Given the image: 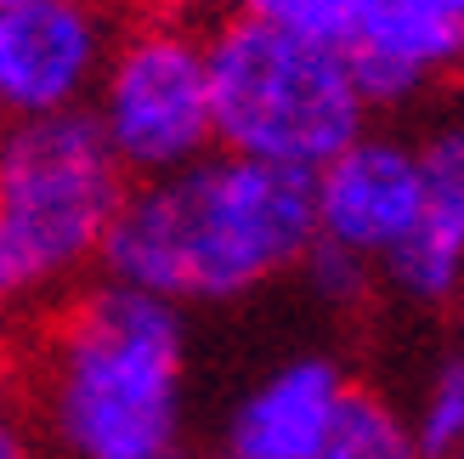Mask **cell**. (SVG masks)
I'll return each mask as SVG.
<instances>
[{"label": "cell", "instance_id": "1", "mask_svg": "<svg viewBox=\"0 0 464 459\" xmlns=\"http://www.w3.org/2000/svg\"><path fill=\"white\" fill-rule=\"evenodd\" d=\"M317 239L312 176L210 148L170 176L125 188L102 239L108 284L170 307L244 301L306 261Z\"/></svg>", "mask_w": 464, "mask_h": 459}, {"label": "cell", "instance_id": "2", "mask_svg": "<svg viewBox=\"0 0 464 459\" xmlns=\"http://www.w3.org/2000/svg\"><path fill=\"white\" fill-rule=\"evenodd\" d=\"M40 415L63 459H170L188 425V329L159 295L97 284L45 340Z\"/></svg>", "mask_w": 464, "mask_h": 459}, {"label": "cell", "instance_id": "3", "mask_svg": "<svg viewBox=\"0 0 464 459\" xmlns=\"http://www.w3.org/2000/svg\"><path fill=\"white\" fill-rule=\"evenodd\" d=\"M125 199L97 120L85 108L6 120L0 131V312H29L63 295L102 256Z\"/></svg>", "mask_w": 464, "mask_h": 459}, {"label": "cell", "instance_id": "4", "mask_svg": "<svg viewBox=\"0 0 464 459\" xmlns=\"http://www.w3.org/2000/svg\"><path fill=\"white\" fill-rule=\"evenodd\" d=\"M216 148L317 176L368 125V97L329 45L255 17H227L204 40Z\"/></svg>", "mask_w": 464, "mask_h": 459}, {"label": "cell", "instance_id": "5", "mask_svg": "<svg viewBox=\"0 0 464 459\" xmlns=\"http://www.w3.org/2000/svg\"><path fill=\"white\" fill-rule=\"evenodd\" d=\"M85 113L125 176L153 181L204 159L216 148L204 40L181 23H142L120 34Z\"/></svg>", "mask_w": 464, "mask_h": 459}, {"label": "cell", "instance_id": "6", "mask_svg": "<svg viewBox=\"0 0 464 459\" xmlns=\"http://www.w3.org/2000/svg\"><path fill=\"white\" fill-rule=\"evenodd\" d=\"M238 12L329 45L368 108H397L464 68V0H238Z\"/></svg>", "mask_w": 464, "mask_h": 459}, {"label": "cell", "instance_id": "7", "mask_svg": "<svg viewBox=\"0 0 464 459\" xmlns=\"http://www.w3.org/2000/svg\"><path fill=\"white\" fill-rule=\"evenodd\" d=\"M113 52L97 0H12L0 6V113L45 120L91 103Z\"/></svg>", "mask_w": 464, "mask_h": 459}, {"label": "cell", "instance_id": "8", "mask_svg": "<svg viewBox=\"0 0 464 459\" xmlns=\"http://www.w3.org/2000/svg\"><path fill=\"white\" fill-rule=\"evenodd\" d=\"M420 210V148L397 136H357L312 176V216L317 239L352 249L362 261H385L402 244Z\"/></svg>", "mask_w": 464, "mask_h": 459}, {"label": "cell", "instance_id": "9", "mask_svg": "<svg viewBox=\"0 0 464 459\" xmlns=\"http://www.w3.org/2000/svg\"><path fill=\"white\" fill-rule=\"evenodd\" d=\"M352 380L334 357H289L255 380L227 420V454L238 459H312L329 437Z\"/></svg>", "mask_w": 464, "mask_h": 459}, {"label": "cell", "instance_id": "10", "mask_svg": "<svg viewBox=\"0 0 464 459\" xmlns=\"http://www.w3.org/2000/svg\"><path fill=\"white\" fill-rule=\"evenodd\" d=\"M408 301H453L464 284V125L420 148V210L402 244L380 261Z\"/></svg>", "mask_w": 464, "mask_h": 459}, {"label": "cell", "instance_id": "11", "mask_svg": "<svg viewBox=\"0 0 464 459\" xmlns=\"http://www.w3.org/2000/svg\"><path fill=\"white\" fill-rule=\"evenodd\" d=\"M312 459H425V454L408 431V415H397L374 392H352Z\"/></svg>", "mask_w": 464, "mask_h": 459}, {"label": "cell", "instance_id": "12", "mask_svg": "<svg viewBox=\"0 0 464 459\" xmlns=\"http://www.w3.org/2000/svg\"><path fill=\"white\" fill-rule=\"evenodd\" d=\"M408 431H413V443H420L425 459H448L464 443V352L436 363V375L425 380Z\"/></svg>", "mask_w": 464, "mask_h": 459}, {"label": "cell", "instance_id": "13", "mask_svg": "<svg viewBox=\"0 0 464 459\" xmlns=\"http://www.w3.org/2000/svg\"><path fill=\"white\" fill-rule=\"evenodd\" d=\"M300 267H306V278H312V295L329 301V307H357L368 295V284H374V261L352 256V249H334L323 239H312V249H306Z\"/></svg>", "mask_w": 464, "mask_h": 459}, {"label": "cell", "instance_id": "14", "mask_svg": "<svg viewBox=\"0 0 464 459\" xmlns=\"http://www.w3.org/2000/svg\"><path fill=\"white\" fill-rule=\"evenodd\" d=\"M0 459H34L29 431H23L17 420H6V415H0Z\"/></svg>", "mask_w": 464, "mask_h": 459}, {"label": "cell", "instance_id": "15", "mask_svg": "<svg viewBox=\"0 0 464 459\" xmlns=\"http://www.w3.org/2000/svg\"><path fill=\"white\" fill-rule=\"evenodd\" d=\"M6 397H12V347L0 335V415H6Z\"/></svg>", "mask_w": 464, "mask_h": 459}, {"label": "cell", "instance_id": "16", "mask_svg": "<svg viewBox=\"0 0 464 459\" xmlns=\"http://www.w3.org/2000/svg\"><path fill=\"white\" fill-rule=\"evenodd\" d=\"M448 459H464V443H459V448H453V454H448Z\"/></svg>", "mask_w": 464, "mask_h": 459}, {"label": "cell", "instance_id": "17", "mask_svg": "<svg viewBox=\"0 0 464 459\" xmlns=\"http://www.w3.org/2000/svg\"><path fill=\"white\" fill-rule=\"evenodd\" d=\"M170 459H188V454H170Z\"/></svg>", "mask_w": 464, "mask_h": 459}, {"label": "cell", "instance_id": "18", "mask_svg": "<svg viewBox=\"0 0 464 459\" xmlns=\"http://www.w3.org/2000/svg\"><path fill=\"white\" fill-rule=\"evenodd\" d=\"M221 459H238V454H221Z\"/></svg>", "mask_w": 464, "mask_h": 459}, {"label": "cell", "instance_id": "19", "mask_svg": "<svg viewBox=\"0 0 464 459\" xmlns=\"http://www.w3.org/2000/svg\"><path fill=\"white\" fill-rule=\"evenodd\" d=\"M0 6H12V0H0Z\"/></svg>", "mask_w": 464, "mask_h": 459}]
</instances>
